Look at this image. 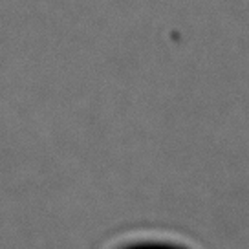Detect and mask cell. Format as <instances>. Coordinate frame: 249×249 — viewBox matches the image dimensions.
<instances>
[{
    "instance_id": "6da1fadb",
    "label": "cell",
    "mask_w": 249,
    "mask_h": 249,
    "mask_svg": "<svg viewBox=\"0 0 249 249\" xmlns=\"http://www.w3.org/2000/svg\"><path fill=\"white\" fill-rule=\"evenodd\" d=\"M136 249H171V248H156V246H148V248H136Z\"/></svg>"
}]
</instances>
